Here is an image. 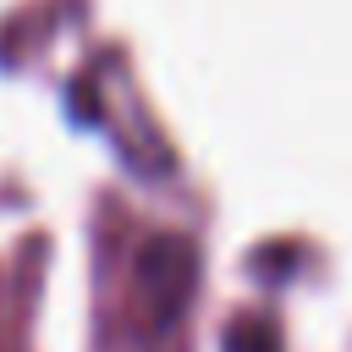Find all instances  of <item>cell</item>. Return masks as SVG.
<instances>
[]
</instances>
